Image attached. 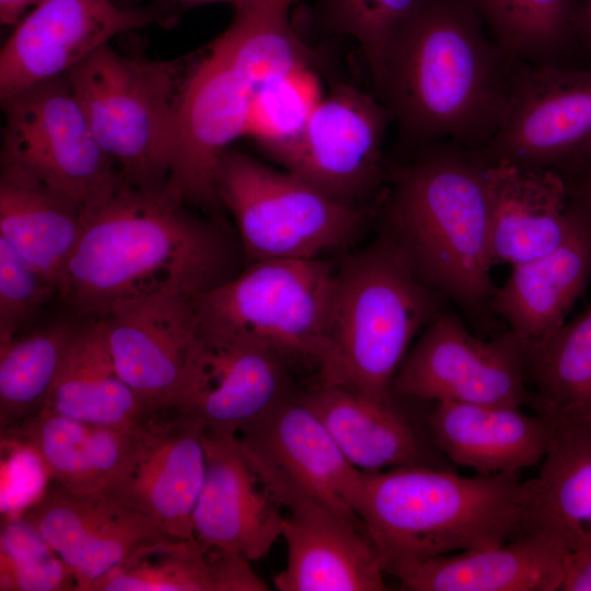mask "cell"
Segmentation results:
<instances>
[{
	"mask_svg": "<svg viewBox=\"0 0 591 591\" xmlns=\"http://www.w3.org/2000/svg\"><path fill=\"white\" fill-rule=\"evenodd\" d=\"M167 185L126 183L83 212L57 283L78 314L103 318L121 300L176 289L197 297L235 276L239 251L222 225L195 217Z\"/></svg>",
	"mask_w": 591,
	"mask_h": 591,
	"instance_id": "obj_1",
	"label": "cell"
},
{
	"mask_svg": "<svg viewBox=\"0 0 591 591\" xmlns=\"http://www.w3.org/2000/svg\"><path fill=\"white\" fill-rule=\"evenodd\" d=\"M517 62L465 0H425L372 80L406 142L482 150L502 123Z\"/></svg>",
	"mask_w": 591,
	"mask_h": 591,
	"instance_id": "obj_2",
	"label": "cell"
},
{
	"mask_svg": "<svg viewBox=\"0 0 591 591\" xmlns=\"http://www.w3.org/2000/svg\"><path fill=\"white\" fill-rule=\"evenodd\" d=\"M294 0H253L190 68L178 88L167 187L216 210L217 175L232 142L251 132L268 91L311 65L290 21Z\"/></svg>",
	"mask_w": 591,
	"mask_h": 591,
	"instance_id": "obj_3",
	"label": "cell"
},
{
	"mask_svg": "<svg viewBox=\"0 0 591 591\" xmlns=\"http://www.w3.org/2000/svg\"><path fill=\"white\" fill-rule=\"evenodd\" d=\"M530 479L461 476L427 465L363 474L358 515L384 572L399 580L436 557L503 544L530 530Z\"/></svg>",
	"mask_w": 591,
	"mask_h": 591,
	"instance_id": "obj_4",
	"label": "cell"
},
{
	"mask_svg": "<svg viewBox=\"0 0 591 591\" xmlns=\"http://www.w3.org/2000/svg\"><path fill=\"white\" fill-rule=\"evenodd\" d=\"M393 174L386 231L418 276L468 312L489 308V197L478 150L452 141L417 147Z\"/></svg>",
	"mask_w": 591,
	"mask_h": 591,
	"instance_id": "obj_5",
	"label": "cell"
},
{
	"mask_svg": "<svg viewBox=\"0 0 591 591\" xmlns=\"http://www.w3.org/2000/svg\"><path fill=\"white\" fill-rule=\"evenodd\" d=\"M385 232L336 268L331 341L322 382L392 401L393 381L417 333L440 312L437 296Z\"/></svg>",
	"mask_w": 591,
	"mask_h": 591,
	"instance_id": "obj_6",
	"label": "cell"
},
{
	"mask_svg": "<svg viewBox=\"0 0 591 591\" xmlns=\"http://www.w3.org/2000/svg\"><path fill=\"white\" fill-rule=\"evenodd\" d=\"M335 281L336 268L322 257L250 263L195 297L197 329L273 345L323 382L333 359Z\"/></svg>",
	"mask_w": 591,
	"mask_h": 591,
	"instance_id": "obj_7",
	"label": "cell"
},
{
	"mask_svg": "<svg viewBox=\"0 0 591 591\" xmlns=\"http://www.w3.org/2000/svg\"><path fill=\"white\" fill-rule=\"evenodd\" d=\"M90 128L124 183L167 185L178 93L172 62L127 57L109 44L68 74Z\"/></svg>",
	"mask_w": 591,
	"mask_h": 591,
	"instance_id": "obj_8",
	"label": "cell"
},
{
	"mask_svg": "<svg viewBox=\"0 0 591 591\" xmlns=\"http://www.w3.org/2000/svg\"><path fill=\"white\" fill-rule=\"evenodd\" d=\"M217 190L251 263L321 258L355 243L369 218L363 207L337 200L287 170L233 149L220 161Z\"/></svg>",
	"mask_w": 591,
	"mask_h": 591,
	"instance_id": "obj_9",
	"label": "cell"
},
{
	"mask_svg": "<svg viewBox=\"0 0 591 591\" xmlns=\"http://www.w3.org/2000/svg\"><path fill=\"white\" fill-rule=\"evenodd\" d=\"M1 163L15 165L76 202L83 212L123 183L97 143L67 74L1 100Z\"/></svg>",
	"mask_w": 591,
	"mask_h": 591,
	"instance_id": "obj_10",
	"label": "cell"
},
{
	"mask_svg": "<svg viewBox=\"0 0 591 591\" xmlns=\"http://www.w3.org/2000/svg\"><path fill=\"white\" fill-rule=\"evenodd\" d=\"M391 121L376 96L341 83L294 128L259 142L285 170L337 200L360 206L384 179L383 142Z\"/></svg>",
	"mask_w": 591,
	"mask_h": 591,
	"instance_id": "obj_11",
	"label": "cell"
},
{
	"mask_svg": "<svg viewBox=\"0 0 591 591\" xmlns=\"http://www.w3.org/2000/svg\"><path fill=\"white\" fill-rule=\"evenodd\" d=\"M487 162L548 169L565 178L591 161V65L515 63L507 109Z\"/></svg>",
	"mask_w": 591,
	"mask_h": 591,
	"instance_id": "obj_12",
	"label": "cell"
},
{
	"mask_svg": "<svg viewBox=\"0 0 591 591\" xmlns=\"http://www.w3.org/2000/svg\"><path fill=\"white\" fill-rule=\"evenodd\" d=\"M283 512L287 564L280 591H382L384 570L364 529L314 497L262 454L242 447Z\"/></svg>",
	"mask_w": 591,
	"mask_h": 591,
	"instance_id": "obj_13",
	"label": "cell"
},
{
	"mask_svg": "<svg viewBox=\"0 0 591 591\" xmlns=\"http://www.w3.org/2000/svg\"><path fill=\"white\" fill-rule=\"evenodd\" d=\"M298 366L267 343L197 329L170 407L198 420L205 432L237 434L294 394Z\"/></svg>",
	"mask_w": 591,
	"mask_h": 591,
	"instance_id": "obj_14",
	"label": "cell"
},
{
	"mask_svg": "<svg viewBox=\"0 0 591 591\" xmlns=\"http://www.w3.org/2000/svg\"><path fill=\"white\" fill-rule=\"evenodd\" d=\"M204 427L176 407L147 412L127 427L119 464L102 494L193 540V517L205 477Z\"/></svg>",
	"mask_w": 591,
	"mask_h": 591,
	"instance_id": "obj_15",
	"label": "cell"
},
{
	"mask_svg": "<svg viewBox=\"0 0 591 591\" xmlns=\"http://www.w3.org/2000/svg\"><path fill=\"white\" fill-rule=\"evenodd\" d=\"M525 356V343L512 331L483 340L453 314L439 313L408 351L392 392L433 403L521 407L531 398Z\"/></svg>",
	"mask_w": 591,
	"mask_h": 591,
	"instance_id": "obj_16",
	"label": "cell"
},
{
	"mask_svg": "<svg viewBox=\"0 0 591 591\" xmlns=\"http://www.w3.org/2000/svg\"><path fill=\"white\" fill-rule=\"evenodd\" d=\"M172 21L161 5L113 0H40L15 25L0 53V97L68 74L114 36Z\"/></svg>",
	"mask_w": 591,
	"mask_h": 591,
	"instance_id": "obj_17",
	"label": "cell"
},
{
	"mask_svg": "<svg viewBox=\"0 0 591 591\" xmlns=\"http://www.w3.org/2000/svg\"><path fill=\"white\" fill-rule=\"evenodd\" d=\"M194 299L164 289L118 301L100 318L118 374L147 412L171 405L197 332Z\"/></svg>",
	"mask_w": 591,
	"mask_h": 591,
	"instance_id": "obj_18",
	"label": "cell"
},
{
	"mask_svg": "<svg viewBox=\"0 0 591 591\" xmlns=\"http://www.w3.org/2000/svg\"><path fill=\"white\" fill-rule=\"evenodd\" d=\"M205 477L193 517V536L216 548L256 560L281 537L283 512L262 484L237 434L204 431Z\"/></svg>",
	"mask_w": 591,
	"mask_h": 591,
	"instance_id": "obj_19",
	"label": "cell"
},
{
	"mask_svg": "<svg viewBox=\"0 0 591 591\" xmlns=\"http://www.w3.org/2000/svg\"><path fill=\"white\" fill-rule=\"evenodd\" d=\"M237 436L244 448L268 459L304 490L363 528L358 507L364 472L347 460L300 394H292Z\"/></svg>",
	"mask_w": 591,
	"mask_h": 591,
	"instance_id": "obj_20",
	"label": "cell"
},
{
	"mask_svg": "<svg viewBox=\"0 0 591 591\" xmlns=\"http://www.w3.org/2000/svg\"><path fill=\"white\" fill-rule=\"evenodd\" d=\"M486 183L493 265L514 266L554 250L580 208L566 178L553 170L487 162Z\"/></svg>",
	"mask_w": 591,
	"mask_h": 591,
	"instance_id": "obj_21",
	"label": "cell"
},
{
	"mask_svg": "<svg viewBox=\"0 0 591 591\" xmlns=\"http://www.w3.org/2000/svg\"><path fill=\"white\" fill-rule=\"evenodd\" d=\"M347 460L366 473L414 465L454 470L395 398L381 401L317 382L300 394Z\"/></svg>",
	"mask_w": 591,
	"mask_h": 591,
	"instance_id": "obj_22",
	"label": "cell"
},
{
	"mask_svg": "<svg viewBox=\"0 0 591 591\" xmlns=\"http://www.w3.org/2000/svg\"><path fill=\"white\" fill-rule=\"evenodd\" d=\"M553 421L520 407L438 402L428 417L430 439L452 464L476 474L519 473L541 463Z\"/></svg>",
	"mask_w": 591,
	"mask_h": 591,
	"instance_id": "obj_23",
	"label": "cell"
},
{
	"mask_svg": "<svg viewBox=\"0 0 591 591\" xmlns=\"http://www.w3.org/2000/svg\"><path fill=\"white\" fill-rule=\"evenodd\" d=\"M489 310L503 317L526 346L540 343L564 323L591 277V210L580 201L563 242L548 253L511 266Z\"/></svg>",
	"mask_w": 591,
	"mask_h": 591,
	"instance_id": "obj_24",
	"label": "cell"
},
{
	"mask_svg": "<svg viewBox=\"0 0 591 591\" xmlns=\"http://www.w3.org/2000/svg\"><path fill=\"white\" fill-rule=\"evenodd\" d=\"M566 545L530 529L497 546L431 558L401 579L408 591H557Z\"/></svg>",
	"mask_w": 591,
	"mask_h": 591,
	"instance_id": "obj_25",
	"label": "cell"
},
{
	"mask_svg": "<svg viewBox=\"0 0 591 591\" xmlns=\"http://www.w3.org/2000/svg\"><path fill=\"white\" fill-rule=\"evenodd\" d=\"M83 210L26 171L1 163L0 236L56 288L81 233Z\"/></svg>",
	"mask_w": 591,
	"mask_h": 591,
	"instance_id": "obj_26",
	"label": "cell"
},
{
	"mask_svg": "<svg viewBox=\"0 0 591 591\" xmlns=\"http://www.w3.org/2000/svg\"><path fill=\"white\" fill-rule=\"evenodd\" d=\"M246 558L202 548L194 538L166 537L142 546L91 591H265Z\"/></svg>",
	"mask_w": 591,
	"mask_h": 591,
	"instance_id": "obj_27",
	"label": "cell"
},
{
	"mask_svg": "<svg viewBox=\"0 0 591 591\" xmlns=\"http://www.w3.org/2000/svg\"><path fill=\"white\" fill-rule=\"evenodd\" d=\"M551 418L548 449L530 479V529L591 551V421Z\"/></svg>",
	"mask_w": 591,
	"mask_h": 591,
	"instance_id": "obj_28",
	"label": "cell"
},
{
	"mask_svg": "<svg viewBox=\"0 0 591 591\" xmlns=\"http://www.w3.org/2000/svg\"><path fill=\"white\" fill-rule=\"evenodd\" d=\"M125 428L82 422L46 409L1 437L28 451L49 480L81 494H102L125 444Z\"/></svg>",
	"mask_w": 591,
	"mask_h": 591,
	"instance_id": "obj_29",
	"label": "cell"
},
{
	"mask_svg": "<svg viewBox=\"0 0 591 591\" xmlns=\"http://www.w3.org/2000/svg\"><path fill=\"white\" fill-rule=\"evenodd\" d=\"M44 409L117 428L131 426L147 413L115 368L103 320H94L78 332Z\"/></svg>",
	"mask_w": 591,
	"mask_h": 591,
	"instance_id": "obj_30",
	"label": "cell"
},
{
	"mask_svg": "<svg viewBox=\"0 0 591 591\" xmlns=\"http://www.w3.org/2000/svg\"><path fill=\"white\" fill-rule=\"evenodd\" d=\"M499 47L528 65L573 67L579 0H465Z\"/></svg>",
	"mask_w": 591,
	"mask_h": 591,
	"instance_id": "obj_31",
	"label": "cell"
},
{
	"mask_svg": "<svg viewBox=\"0 0 591 591\" xmlns=\"http://www.w3.org/2000/svg\"><path fill=\"white\" fill-rule=\"evenodd\" d=\"M525 371L536 413L591 421V305L540 343L526 346Z\"/></svg>",
	"mask_w": 591,
	"mask_h": 591,
	"instance_id": "obj_32",
	"label": "cell"
},
{
	"mask_svg": "<svg viewBox=\"0 0 591 591\" xmlns=\"http://www.w3.org/2000/svg\"><path fill=\"white\" fill-rule=\"evenodd\" d=\"M81 327L54 324L0 341V428H13L39 414Z\"/></svg>",
	"mask_w": 591,
	"mask_h": 591,
	"instance_id": "obj_33",
	"label": "cell"
},
{
	"mask_svg": "<svg viewBox=\"0 0 591 591\" xmlns=\"http://www.w3.org/2000/svg\"><path fill=\"white\" fill-rule=\"evenodd\" d=\"M170 536L141 513L104 494L93 495L72 569L78 591H91L97 579L139 548Z\"/></svg>",
	"mask_w": 591,
	"mask_h": 591,
	"instance_id": "obj_34",
	"label": "cell"
},
{
	"mask_svg": "<svg viewBox=\"0 0 591 591\" xmlns=\"http://www.w3.org/2000/svg\"><path fill=\"white\" fill-rule=\"evenodd\" d=\"M425 0H315L322 24L360 47L372 79L395 35Z\"/></svg>",
	"mask_w": 591,
	"mask_h": 591,
	"instance_id": "obj_35",
	"label": "cell"
},
{
	"mask_svg": "<svg viewBox=\"0 0 591 591\" xmlns=\"http://www.w3.org/2000/svg\"><path fill=\"white\" fill-rule=\"evenodd\" d=\"M1 591H78L70 567L22 517L5 519L0 532Z\"/></svg>",
	"mask_w": 591,
	"mask_h": 591,
	"instance_id": "obj_36",
	"label": "cell"
},
{
	"mask_svg": "<svg viewBox=\"0 0 591 591\" xmlns=\"http://www.w3.org/2000/svg\"><path fill=\"white\" fill-rule=\"evenodd\" d=\"M54 294L56 286L0 236V341L15 337Z\"/></svg>",
	"mask_w": 591,
	"mask_h": 591,
	"instance_id": "obj_37",
	"label": "cell"
},
{
	"mask_svg": "<svg viewBox=\"0 0 591 591\" xmlns=\"http://www.w3.org/2000/svg\"><path fill=\"white\" fill-rule=\"evenodd\" d=\"M560 591H591V551L567 548L563 558Z\"/></svg>",
	"mask_w": 591,
	"mask_h": 591,
	"instance_id": "obj_38",
	"label": "cell"
},
{
	"mask_svg": "<svg viewBox=\"0 0 591 591\" xmlns=\"http://www.w3.org/2000/svg\"><path fill=\"white\" fill-rule=\"evenodd\" d=\"M576 32L579 48L591 65V0H579L578 2Z\"/></svg>",
	"mask_w": 591,
	"mask_h": 591,
	"instance_id": "obj_39",
	"label": "cell"
},
{
	"mask_svg": "<svg viewBox=\"0 0 591 591\" xmlns=\"http://www.w3.org/2000/svg\"><path fill=\"white\" fill-rule=\"evenodd\" d=\"M566 181L572 196L591 210V161Z\"/></svg>",
	"mask_w": 591,
	"mask_h": 591,
	"instance_id": "obj_40",
	"label": "cell"
},
{
	"mask_svg": "<svg viewBox=\"0 0 591 591\" xmlns=\"http://www.w3.org/2000/svg\"><path fill=\"white\" fill-rule=\"evenodd\" d=\"M40 0H0V21L2 25H15L24 12L37 4Z\"/></svg>",
	"mask_w": 591,
	"mask_h": 591,
	"instance_id": "obj_41",
	"label": "cell"
},
{
	"mask_svg": "<svg viewBox=\"0 0 591 591\" xmlns=\"http://www.w3.org/2000/svg\"><path fill=\"white\" fill-rule=\"evenodd\" d=\"M176 4H178L182 8H192L202 4H211V3H227L230 4L235 9L241 8L253 0H172Z\"/></svg>",
	"mask_w": 591,
	"mask_h": 591,
	"instance_id": "obj_42",
	"label": "cell"
}]
</instances>
